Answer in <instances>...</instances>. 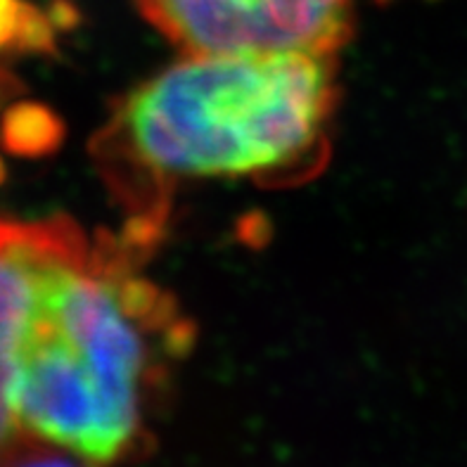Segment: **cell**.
<instances>
[{
	"label": "cell",
	"mask_w": 467,
	"mask_h": 467,
	"mask_svg": "<svg viewBox=\"0 0 467 467\" xmlns=\"http://www.w3.org/2000/svg\"><path fill=\"white\" fill-rule=\"evenodd\" d=\"M78 240L81 231L67 219H0V462L29 439L12 406V379L43 273Z\"/></svg>",
	"instance_id": "4"
},
{
	"label": "cell",
	"mask_w": 467,
	"mask_h": 467,
	"mask_svg": "<svg viewBox=\"0 0 467 467\" xmlns=\"http://www.w3.org/2000/svg\"><path fill=\"white\" fill-rule=\"evenodd\" d=\"M185 55H335L354 26V0H136Z\"/></svg>",
	"instance_id": "3"
},
{
	"label": "cell",
	"mask_w": 467,
	"mask_h": 467,
	"mask_svg": "<svg viewBox=\"0 0 467 467\" xmlns=\"http://www.w3.org/2000/svg\"><path fill=\"white\" fill-rule=\"evenodd\" d=\"M57 121L41 105L22 102L5 112L0 124L3 148L12 154H43L55 145Z\"/></svg>",
	"instance_id": "5"
},
{
	"label": "cell",
	"mask_w": 467,
	"mask_h": 467,
	"mask_svg": "<svg viewBox=\"0 0 467 467\" xmlns=\"http://www.w3.org/2000/svg\"><path fill=\"white\" fill-rule=\"evenodd\" d=\"M3 181H5V164L0 160V185H3Z\"/></svg>",
	"instance_id": "8"
},
{
	"label": "cell",
	"mask_w": 467,
	"mask_h": 467,
	"mask_svg": "<svg viewBox=\"0 0 467 467\" xmlns=\"http://www.w3.org/2000/svg\"><path fill=\"white\" fill-rule=\"evenodd\" d=\"M0 467H86L77 458H71L65 451L55 449V446L41 444L36 439L24 441L15 453L0 462Z\"/></svg>",
	"instance_id": "6"
},
{
	"label": "cell",
	"mask_w": 467,
	"mask_h": 467,
	"mask_svg": "<svg viewBox=\"0 0 467 467\" xmlns=\"http://www.w3.org/2000/svg\"><path fill=\"white\" fill-rule=\"evenodd\" d=\"M19 10H22V3L17 0H0V47L12 41L17 29Z\"/></svg>",
	"instance_id": "7"
},
{
	"label": "cell",
	"mask_w": 467,
	"mask_h": 467,
	"mask_svg": "<svg viewBox=\"0 0 467 467\" xmlns=\"http://www.w3.org/2000/svg\"><path fill=\"white\" fill-rule=\"evenodd\" d=\"M337 102L335 55H185L121 102L107 145L154 181L290 173Z\"/></svg>",
	"instance_id": "2"
},
{
	"label": "cell",
	"mask_w": 467,
	"mask_h": 467,
	"mask_svg": "<svg viewBox=\"0 0 467 467\" xmlns=\"http://www.w3.org/2000/svg\"><path fill=\"white\" fill-rule=\"evenodd\" d=\"M129 247L90 249L81 237L47 266L12 379L26 437L86 467L140 451L154 391L188 344L169 295L129 266Z\"/></svg>",
	"instance_id": "1"
}]
</instances>
